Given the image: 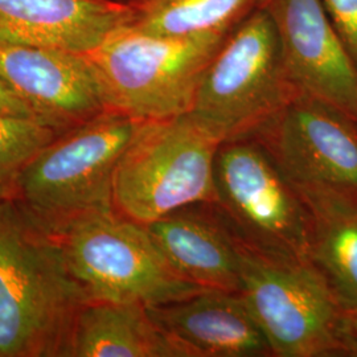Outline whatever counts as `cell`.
Segmentation results:
<instances>
[{"mask_svg":"<svg viewBox=\"0 0 357 357\" xmlns=\"http://www.w3.org/2000/svg\"><path fill=\"white\" fill-rule=\"evenodd\" d=\"M144 227L184 280L204 290L241 291V238L216 203L188 205Z\"/></svg>","mask_w":357,"mask_h":357,"instance_id":"obj_12","label":"cell"},{"mask_svg":"<svg viewBox=\"0 0 357 357\" xmlns=\"http://www.w3.org/2000/svg\"><path fill=\"white\" fill-rule=\"evenodd\" d=\"M294 188H332L357 197V119L298 93L255 137Z\"/></svg>","mask_w":357,"mask_h":357,"instance_id":"obj_9","label":"cell"},{"mask_svg":"<svg viewBox=\"0 0 357 357\" xmlns=\"http://www.w3.org/2000/svg\"><path fill=\"white\" fill-rule=\"evenodd\" d=\"M257 0H141L132 26L159 36L228 31Z\"/></svg>","mask_w":357,"mask_h":357,"instance_id":"obj_17","label":"cell"},{"mask_svg":"<svg viewBox=\"0 0 357 357\" xmlns=\"http://www.w3.org/2000/svg\"><path fill=\"white\" fill-rule=\"evenodd\" d=\"M0 76L41 121L61 131L106 110L86 54L0 38Z\"/></svg>","mask_w":357,"mask_h":357,"instance_id":"obj_11","label":"cell"},{"mask_svg":"<svg viewBox=\"0 0 357 357\" xmlns=\"http://www.w3.org/2000/svg\"><path fill=\"white\" fill-rule=\"evenodd\" d=\"M44 225L90 301L159 306L204 290L171 266L144 225L114 209L81 212Z\"/></svg>","mask_w":357,"mask_h":357,"instance_id":"obj_4","label":"cell"},{"mask_svg":"<svg viewBox=\"0 0 357 357\" xmlns=\"http://www.w3.org/2000/svg\"><path fill=\"white\" fill-rule=\"evenodd\" d=\"M349 332H351V339H352V345H354V356H357V318H356V317H349Z\"/></svg>","mask_w":357,"mask_h":357,"instance_id":"obj_21","label":"cell"},{"mask_svg":"<svg viewBox=\"0 0 357 357\" xmlns=\"http://www.w3.org/2000/svg\"><path fill=\"white\" fill-rule=\"evenodd\" d=\"M222 142L190 113L143 121L113 180V209L142 225L197 203H216Z\"/></svg>","mask_w":357,"mask_h":357,"instance_id":"obj_5","label":"cell"},{"mask_svg":"<svg viewBox=\"0 0 357 357\" xmlns=\"http://www.w3.org/2000/svg\"><path fill=\"white\" fill-rule=\"evenodd\" d=\"M227 31L159 36L131 23L89 54L106 109L138 119L188 114Z\"/></svg>","mask_w":357,"mask_h":357,"instance_id":"obj_3","label":"cell"},{"mask_svg":"<svg viewBox=\"0 0 357 357\" xmlns=\"http://www.w3.org/2000/svg\"><path fill=\"white\" fill-rule=\"evenodd\" d=\"M357 68V0H321Z\"/></svg>","mask_w":357,"mask_h":357,"instance_id":"obj_19","label":"cell"},{"mask_svg":"<svg viewBox=\"0 0 357 357\" xmlns=\"http://www.w3.org/2000/svg\"><path fill=\"white\" fill-rule=\"evenodd\" d=\"M0 114L28 116L40 119L32 107L0 76ZM47 123V122H45Z\"/></svg>","mask_w":357,"mask_h":357,"instance_id":"obj_20","label":"cell"},{"mask_svg":"<svg viewBox=\"0 0 357 357\" xmlns=\"http://www.w3.org/2000/svg\"><path fill=\"white\" fill-rule=\"evenodd\" d=\"M88 302L51 230L0 200V357H69Z\"/></svg>","mask_w":357,"mask_h":357,"instance_id":"obj_1","label":"cell"},{"mask_svg":"<svg viewBox=\"0 0 357 357\" xmlns=\"http://www.w3.org/2000/svg\"><path fill=\"white\" fill-rule=\"evenodd\" d=\"M143 121L106 109L66 130L24 169L16 200L44 224L113 209L115 169Z\"/></svg>","mask_w":357,"mask_h":357,"instance_id":"obj_7","label":"cell"},{"mask_svg":"<svg viewBox=\"0 0 357 357\" xmlns=\"http://www.w3.org/2000/svg\"><path fill=\"white\" fill-rule=\"evenodd\" d=\"M308 218V257L349 317L357 318V197L332 188H295Z\"/></svg>","mask_w":357,"mask_h":357,"instance_id":"obj_15","label":"cell"},{"mask_svg":"<svg viewBox=\"0 0 357 357\" xmlns=\"http://www.w3.org/2000/svg\"><path fill=\"white\" fill-rule=\"evenodd\" d=\"M63 132L41 119L0 114V200H16L24 169Z\"/></svg>","mask_w":357,"mask_h":357,"instance_id":"obj_18","label":"cell"},{"mask_svg":"<svg viewBox=\"0 0 357 357\" xmlns=\"http://www.w3.org/2000/svg\"><path fill=\"white\" fill-rule=\"evenodd\" d=\"M241 291L273 356H354L349 315L310 258L241 240Z\"/></svg>","mask_w":357,"mask_h":357,"instance_id":"obj_2","label":"cell"},{"mask_svg":"<svg viewBox=\"0 0 357 357\" xmlns=\"http://www.w3.org/2000/svg\"><path fill=\"white\" fill-rule=\"evenodd\" d=\"M289 81L357 119V68L321 0H268Z\"/></svg>","mask_w":357,"mask_h":357,"instance_id":"obj_10","label":"cell"},{"mask_svg":"<svg viewBox=\"0 0 357 357\" xmlns=\"http://www.w3.org/2000/svg\"><path fill=\"white\" fill-rule=\"evenodd\" d=\"M296 94L265 8L225 38L205 70L190 114L221 142L255 138Z\"/></svg>","mask_w":357,"mask_h":357,"instance_id":"obj_6","label":"cell"},{"mask_svg":"<svg viewBox=\"0 0 357 357\" xmlns=\"http://www.w3.org/2000/svg\"><path fill=\"white\" fill-rule=\"evenodd\" d=\"M149 311L187 357L273 356L241 293L203 290Z\"/></svg>","mask_w":357,"mask_h":357,"instance_id":"obj_13","label":"cell"},{"mask_svg":"<svg viewBox=\"0 0 357 357\" xmlns=\"http://www.w3.org/2000/svg\"><path fill=\"white\" fill-rule=\"evenodd\" d=\"M215 183L217 206L243 243L268 253L310 258L305 204L261 142H222Z\"/></svg>","mask_w":357,"mask_h":357,"instance_id":"obj_8","label":"cell"},{"mask_svg":"<svg viewBox=\"0 0 357 357\" xmlns=\"http://www.w3.org/2000/svg\"><path fill=\"white\" fill-rule=\"evenodd\" d=\"M69 357H187L139 302L90 301L73 328Z\"/></svg>","mask_w":357,"mask_h":357,"instance_id":"obj_16","label":"cell"},{"mask_svg":"<svg viewBox=\"0 0 357 357\" xmlns=\"http://www.w3.org/2000/svg\"><path fill=\"white\" fill-rule=\"evenodd\" d=\"M134 16L119 0H0V38L89 54Z\"/></svg>","mask_w":357,"mask_h":357,"instance_id":"obj_14","label":"cell"}]
</instances>
